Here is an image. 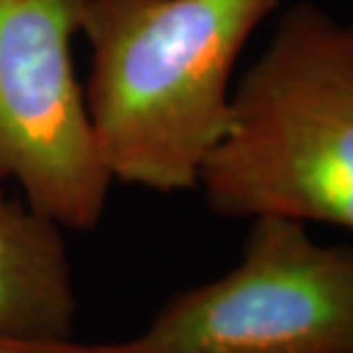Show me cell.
Listing matches in <instances>:
<instances>
[{"label":"cell","mask_w":353,"mask_h":353,"mask_svg":"<svg viewBox=\"0 0 353 353\" xmlns=\"http://www.w3.org/2000/svg\"><path fill=\"white\" fill-rule=\"evenodd\" d=\"M281 0H87L85 103L114 183L196 190L226 132L232 73Z\"/></svg>","instance_id":"cell-1"},{"label":"cell","mask_w":353,"mask_h":353,"mask_svg":"<svg viewBox=\"0 0 353 353\" xmlns=\"http://www.w3.org/2000/svg\"><path fill=\"white\" fill-rule=\"evenodd\" d=\"M0 353H119L114 342L87 344L78 340L69 342H37L0 333Z\"/></svg>","instance_id":"cell-6"},{"label":"cell","mask_w":353,"mask_h":353,"mask_svg":"<svg viewBox=\"0 0 353 353\" xmlns=\"http://www.w3.org/2000/svg\"><path fill=\"white\" fill-rule=\"evenodd\" d=\"M64 228L0 183V333L76 340L80 299Z\"/></svg>","instance_id":"cell-5"},{"label":"cell","mask_w":353,"mask_h":353,"mask_svg":"<svg viewBox=\"0 0 353 353\" xmlns=\"http://www.w3.org/2000/svg\"><path fill=\"white\" fill-rule=\"evenodd\" d=\"M119 353H353V244L249 219L237 265L178 290Z\"/></svg>","instance_id":"cell-3"},{"label":"cell","mask_w":353,"mask_h":353,"mask_svg":"<svg viewBox=\"0 0 353 353\" xmlns=\"http://www.w3.org/2000/svg\"><path fill=\"white\" fill-rule=\"evenodd\" d=\"M85 3L0 0V183L78 232L103 221L114 185L73 66Z\"/></svg>","instance_id":"cell-4"},{"label":"cell","mask_w":353,"mask_h":353,"mask_svg":"<svg viewBox=\"0 0 353 353\" xmlns=\"http://www.w3.org/2000/svg\"><path fill=\"white\" fill-rule=\"evenodd\" d=\"M196 190L219 219L283 216L353 232V23L288 7L232 85Z\"/></svg>","instance_id":"cell-2"}]
</instances>
